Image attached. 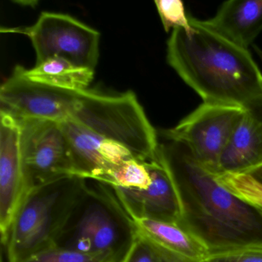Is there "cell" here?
Masks as SVG:
<instances>
[{
	"label": "cell",
	"instance_id": "1",
	"mask_svg": "<svg viewBox=\"0 0 262 262\" xmlns=\"http://www.w3.org/2000/svg\"><path fill=\"white\" fill-rule=\"evenodd\" d=\"M168 140V139H167ZM159 145L183 203L180 226L197 236L210 253L262 246V211L225 189L214 174L172 141Z\"/></svg>",
	"mask_w": 262,
	"mask_h": 262
},
{
	"label": "cell",
	"instance_id": "2",
	"mask_svg": "<svg viewBox=\"0 0 262 262\" xmlns=\"http://www.w3.org/2000/svg\"><path fill=\"white\" fill-rule=\"evenodd\" d=\"M188 33L174 29L167 61L203 102L262 108V73L249 50L191 22Z\"/></svg>",
	"mask_w": 262,
	"mask_h": 262
},
{
	"label": "cell",
	"instance_id": "3",
	"mask_svg": "<svg viewBox=\"0 0 262 262\" xmlns=\"http://www.w3.org/2000/svg\"><path fill=\"white\" fill-rule=\"evenodd\" d=\"M138 231L110 185H85L55 245L84 253H104L122 262Z\"/></svg>",
	"mask_w": 262,
	"mask_h": 262
},
{
	"label": "cell",
	"instance_id": "4",
	"mask_svg": "<svg viewBox=\"0 0 262 262\" xmlns=\"http://www.w3.org/2000/svg\"><path fill=\"white\" fill-rule=\"evenodd\" d=\"M86 179L67 176L33 188L12 224L5 245L8 262H19L55 245Z\"/></svg>",
	"mask_w": 262,
	"mask_h": 262
},
{
	"label": "cell",
	"instance_id": "5",
	"mask_svg": "<svg viewBox=\"0 0 262 262\" xmlns=\"http://www.w3.org/2000/svg\"><path fill=\"white\" fill-rule=\"evenodd\" d=\"M68 119L122 145L142 162L153 159L157 152V133L133 92L108 95L79 91Z\"/></svg>",
	"mask_w": 262,
	"mask_h": 262
},
{
	"label": "cell",
	"instance_id": "6",
	"mask_svg": "<svg viewBox=\"0 0 262 262\" xmlns=\"http://www.w3.org/2000/svg\"><path fill=\"white\" fill-rule=\"evenodd\" d=\"M2 33L28 36L36 53V65L51 57L93 70L98 63L100 33L70 15L42 12L31 27L6 29Z\"/></svg>",
	"mask_w": 262,
	"mask_h": 262
},
{
	"label": "cell",
	"instance_id": "7",
	"mask_svg": "<svg viewBox=\"0 0 262 262\" xmlns=\"http://www.w3.org/2000/svg\"><path fill=\"white\" fill-rule=\"evenodd\" d=\"M17 120L21 162L28 193L62 178L76 176L70 144L60 122Z\"/></svg>",
	"mask_w": 262,
	"mask_h": 262
},
{
	"label": "cell",
	"instance_id": "8",
	"mask_svg": "<svg viewBox=\"0 0 262 262\" xmlns=\"http://www.w3.org/2000/svg\"><path fill=\"white\" fill-rule=\"evenodd\" d=\"M246 110L203 102L176 127L162 132V136L185 147L196 162L214 174L221 156Z\"/></svg>",
	"mask_w": 262,
	"mask_h": 262
},
{
	"label": "cell",
	"instance_id": "9",
	"mask_svg": "<svg viewBox=\"0 0 262 262\" xmlns=\"http://www.w3.org/2000/svg\"><path fill=\"white\" fill-rule=\"evenodd\" d=\"M77 93L34 82L24 75V67L17 66L0 88L1 110L16 119L62 122L70 119Z\"/></svg>",
	"mask_w": 262,
	"mask_h": 262
},
{
	"label": "cell",
	"instance_id": "10",
	"mask_svg": "<svg viewBox=\"0 0 262 262\" xmlns=\"http://www.w3.org/2000/svg\"><path fill=\"white\" fill-rule=\"evenodd\" d=\"M145 163L151 174V185L146 190L111 187L118 200L133 220L151 219L180 225L183 203L169 167L159 150Z\"/></svg>",
	"mask_w": 262,
	"mask_h": 262
},
{
	"label": "cell",
	"instance_id": "11",
	"mask_svg": "<svg viewBox=\"0 0 262 262\" xmlns=\"http://www.w3.org/2000/svg\"><path fill=\"white\" fill-rule=\"evenodd\" d=\"M70 144L75 176L111 186L115 170L133 157L125 147L108 140L74 121L60 122Z\"/></svg>",
	"mask_w": 262,
	"mask_h": 262
},
{
	"label": "cell",
	"instance_id": "12",
	"mask_svg": "<svg viewBox=\"0 0 262 262\" xmlns=\"http://www.w3.org/2000/svg\"><path fill=\"white\" fill-rule=\"evenodd\" d=\"M0 111V233L4 246L28 191L21 162L19 122Z\"/></svg>",
	"mask_w": 262,
	"mask_h": 262
},
{
	"label": "cell",
	"instance_id": "13",
	"mask_svg": "<svg viewBox=\"0 0 262 262\" xmlns=\"http://www.w3.org/2000/svg\"><path fill=\"white\" fill-rule=\"evenodd\" d=\"M191 22L248 50L262 30V0H230L206 20Z\"/></svg>",
	"mask_w": 262,
	"mask_h": 262
},
{
	"label": "cell",
	"instance_id": "14",
	"mask_svg": "<svg viewBox=\"0 0 262 262\" xmlns=\"http://www.w3.org/2000/svg\"><path fill=\"white\" fill-rule=\"evenodd\" d=\"M262 164V116L246 110L222 152L214 176L247 173Z\"/></svg>",
	"mask_w": 262,
	"mask_h": 262
},
{
	"label": "cell",
	"instance_id": "15",
	"mask_svg": "<svg viewBox=\"0 0 262 262\" xmlns=\"http://www.w3.org/2000/svg\"><path fill=\"white\" fill-rule=\"evenodd\" d=\"M137 231L165 252L190 262H205L209 248L197 236L177 224L135 219Z\"/></svg>",
	"mask_w": 262,
	"mask_h": 262
},
{
	"label": "cell",
	"instance_id": "16",
	"mask_svg": "<svg viewBox=\"0 0 262 262\" xmlns=\"http://www.w3.org/2000/svg\"><path fill=\"white\" fill-rule=\"evenodd\" d=\"M24 75L34 82L79 92L87 90L93 82L94 70L78 67L63 58L51 57L31 70L24 68Z\"/></svg>",
	"mask_w": 262,
	"mask_h": 262
},
{
	"label": "cell",
	"instance_id": "17",
	"mask_svg": "<svg viewBox=\"0 0 262 262\" xmlns=\"http://www.w3.org/2000/svg\"><path fill=\"white\" fill-rule=\"evenodd\" d=\"M216 180L236 197L262 211V183L247 173H223Z\"/></svg>",
	"mask_w": 262,
	"mask_h": 262
},
{
	"label": "cell",
	"instance_id": "18",
	"mask_svg": "<svg viewBox=\"0 0 262 262\" xmlns=\"http://www.w3.org/2000/svg\"><path fill=\"white\" fill-rule=\"evenodd\" d=\"M151 184V177L145 162L132 158L122 162L113 174L110 187L126 189L146 190Z\"/></svg>",
	"mask_w": 262,
	"mask_h": 262
},
{
	"label": "cell",
	"instance_id": "19",
	"mask_svg": "<svg viewBox=\"0 0 262 262\" xmlns=\"http://www.w3.org/2000/svg\"><path fill=\"white\" fill-rule=\"evenodd\" d=\"M19 262H116V260L108 254H90L53 245Z\"/></svg>",
	"mask_w": 262,
	"mask_h": 262
},
{
	"label": "cell",
	"instance_id": "20",
	"mask_svg": "<svg viewBox=\"0 0 262 262\" xmlns=\"http://www.w3.org/2000/svg\"><path fill=\"white\" fill-rule=\"evenodd\" d=\"M155 4L165 32L176 28L182 29L188 33L194 30L185 13L183 2L180 0H156Z\"/></svg>",
	"mask_w": 262,
	"mask_h": 262
},
{
	"label": "cell",
	"instance_id": "21",
	"mask_svg": "<svg viewBox=\"0 0 262 262\" xmlns=\"http://www.w3.org/2000/svg\"><path fill=\"white\" fill-rule=\"evenodd\" d=\"M205 262H262V246H247L210 253Z\"/></svg>",
	"mask_w": 262,
	"mask_h": 262
},
{
	"label": "cell",
	"instance_id": "22",
	"mask_svg": "<svg viewBox=\"0 0 262 262\" xmlns=\"http://www.w3.org/2000/svg\"><path fill=\"white\" fill-rule=\"evenodd\" d=\"M122 262H159V251L150 241L138 233Z\"/></svg>",
	"mask_w": 262,
	"mask_h": 262
},
{
	"label": "cell",
	"instance_id": "23",
	"mask_svg": "<svg viewBox=\"0 0 262 262\" xmlns=\"http://www.w3.org/2000/svg\"><path fill=\"white\" fill-rule=\"evenodd\" d=\"M153 245H154V244H153ZM155 246H156V245H155ZM156 248H157L158 251H159V262H190L187 261V260H182V259L180 258H178V257H174V256L165 252L163 250L160 249V248H158V247H156Z\"/></svg>",
	"mask_w": 262,
	"mask_h": 262
},
{
	"label": "cell",
	"instance_id": "24",
	"mask_svg": "<svg viewBox=\"0 0 262 262\" xmlns=\"http://www.w3.org/2000/svg\"><path fill=\"white\" fill-rule=\"evenodd\" d=\"M247 174H251L252 177H254L256 180L262 183V164L261 165H258V166L255 167V168H252L250 170Z\"/></svg>",
	"mask_w": 262,
	"mask_h": 262
},
{
	"label": "cell",
	"instance_id": "25",
	"mask_svg": "<svg viewBox=\"0 0 262 262\" xmlns=\"http://www.w3.org/2000/svg\"><path fill=\"white\" fill-rule=\"evenodd\" d=\"M252 47L253 49H254V51H255V53H257V56H258L259 59H260V60L262 62V50H260V49L258 47H257V46L254 45V44H253Z\"/></svg>",
	"mask_w": 262,
	"mask_h": 262
},
{
	"label": "cell",
	"instance_id": "26",
	"mask_svg": "<svg viewBox=\"0 0 262 262\" xmlns=\"http://www.w3.org/2000/svg\"><path fill=\"white\" fill-rule=\"evenodd\" d=\"M260 115H261V116H262V113H261V114H260Z\"/></svg>",
	"mask_w": 262,
	"mask_h": 262
},
{
	"label": "cell",
	"instance_id": "27",
	"mask_svg": "<svg viewBox=\"0 0 262 262\" xmlns=\"http://www.w3.org/2000/svg\"></svg>",
	"mask_w": 262,
	"mask_h": 262
}]
</instances>
